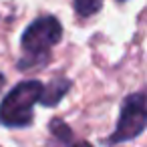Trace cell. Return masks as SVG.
Here are the masks:
<instances>
[{"instance_id":"6da1fadb","label":"cell","mask_w":147,"mask_h":147,"mask_svg":"<svg viewBox=\"0 0 147 147\" xmlns=\"http://www.w3.org/2000/svg\"><path fill=\"white\" fill-rule=\"evenodd\" d=\"M42 83H18L0 103V123L6 127H26L32 123V107L40 103Z\"/></svg>"},{"instance_id":"7a4b0ae2","label":"cell","mask_w":147,"mask_h":147,"mask_svg":"<svg viewBox=\"0 0 147 147\" xmlns=\"http://www.w3.org/2000/svg\"><path fill=\"white\" fill-rule=\"evenodd\" d=\"M145 127H147V97L143 93L129 95L123 101L121 117L109 143H121V141L135 139Z\"/></svg>"},{"instance_id":"3957f363","label":"cell","mask_w":147,"mask_h":147,"mask_svg":"<svg viewBox=\"0 0 147 147\" xmlns=\"http://www.w3.org/2000/svg\"><path fill=\"white\" fill-rule=\"evenodd\" d=\"M63 36L61 22L55 16H42L34 20L22 34V51L28 57H47V51L57 45Z\"/></svg>"},{"instance_id":"277c9868","label":"cell","mask_w":147,"mask_h":147,"mask_svg":"<svg viewBox=\"0 0 147 147\" xmlns=\"http://www.w3.org/2000/svg\"><path fill=\"white\" fill-rule=\"evenodd\" d=\"M69 89H71V81H69V79H55V81H51L47 87H42L40 103H42L45 107H55V105H59V101L67 95Z\"/></svg>"},{"instance_id":"5b68a950","label":"cell","mask_w":147,"mask_h":147,"mask_svg":"<svg viewBox=\"0 0 147 147\" xmlns=\"http://www.w3.org/2000/svg\"><path fill=\"white\" fill-rule=\"evenodd\" d=\"M51 133L55 135V139H57L59 143L71 141V137H73V133H71V127H69L65 121H61V119H55V121H51Z\"/></svg>"},{"instance_id":"8992f818","label":"cell","mask_w":147,"mask_h":147,"mask_svg":"<svg viewBox=\"0 0 147 147\" xmlns=\"http://www.w3.org/2000/svg\"><path fill=\"white\" fill-rule=\"evenodd\" d=\"M103 4V0H75V8L81 16H93L95 12H99Z\"/></svg>"},{"instance_id":"52a82bcc","label":"cell","mask_w":147,"mask_h":147,"mask_svg":"<svg viewBox=\"0 0 147 147\" xmlns=\"http://www.w3.org/2000/svg\"><path fill=\"white\" fill-rule=\"evenodd\" d=\"M61 147H93L91 143H87V141H65V143H61Z\"/></svg>"},{"instance_id":"ba28073f","label":"cell","mask_w":147,"mask_h":147,"mask_svg":"<svg viewBox=\"0 0 147 147\" xmlns=\"http://www.w3.org/2000/svg\"><path fill=\"white\" fill-rule=\"evenodd\" d=\"M2 85H4V75L0 73V89H2Z\"/></svg>"},{"instance_id":"9c48e42d","label":"cell","mask_w":147,"mask_h":147,"mask_svg":"<svg viewBox=\"0 0 147 147\" xmlns=\"http://www.w3.org/2000/svg\"><path fill=\"white\" fill-rule=\"evenodd\" d=\"M119 2H123V0H119Z\"/></svg>"}]
</instances>
